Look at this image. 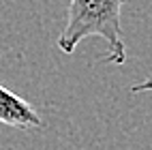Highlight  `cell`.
Here are the masks:
<instances>
[{
	"instance_id": "cell-2",
	"label": "cell",
	"mask_w": 152,
	"mask_h": 150,
	"mask_svg": "<svg viewBox=\"0 0 152 150\" xmlns=\"http://www.w3.org/2000/svg\"><path fill=\"white\" fill-rule=\"evenodd\" d=\"M0 122L17 129H30V127H41L43 120L26 99L0 86Z\"/></svg>"
},
{
	"instance_id": "cell-1",
	"label": "cell",
	"mask_w": 152,
	"mask_h": 150,
	"mask_svg": "<svg viewBox=\"0 0 152 150\" xmlns=\"http://www.w3.org/2000/svg\"><path fill=\"white\" fill-rule=\"evenodd\" d=\"M124 0H71L66 26L58 34V47L73 54L75 47L88 37H101L107 43L103 62L124 64L126 47L120 30V13Z\"/></svg>"
},
{
	"instance_id": "cell-3",
	"label": "cell",
	"mask_w": 152,
	"mask_h": 150,
	"mask_svg": "<svg viewBox=\"0 0 152 150\" xmlns=\"http://www.w3.org/2000/svg\"><path fill=\"white\" fill-rule=\"evenodd\" d=\"M131 92H152V77L146 79V82H141V84H135L131 88Z\"/></svg>"
}]
</instances>
